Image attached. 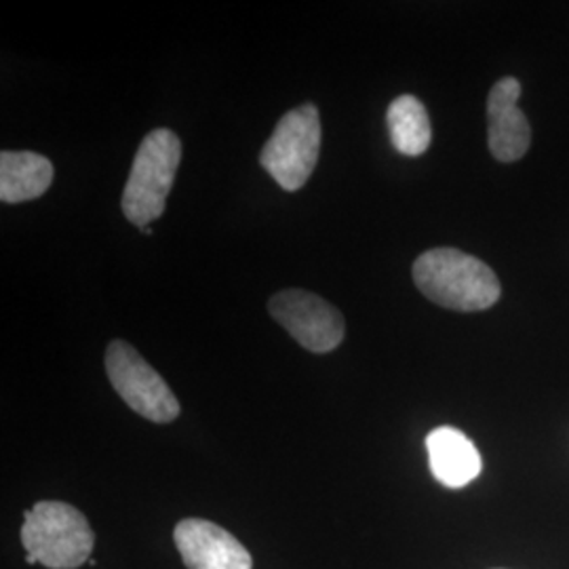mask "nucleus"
Here are the masks:
<instances>
[{"label": "nucleus", "mask_w": 569, "mask_h": 569, "mask_svg": "<svg viewBox=\"0 0 569 569\" xmlns=\"http://www.w3.org/2000/svg\"><path fill=\"white\" fill-rule=\"evenodd\" d=\"M21 545L30 566L77 569L91 561L96 536L81 510L66 502H37L34 509L26 512Z\"/></svg>", "instance_id": "2"}, {"label": "nucleus", "mask_w": 569, "mask_h": 569, "mask_svg": "<svg viewBox=\"0 0 569 569\" xmlns=\"http://www.w3.org/2000/svg\"><path fill=\"white\" fill-rule=\"evenodd\" d=\"M106 373L122 401L146 420L167 425L180 416V403L142 355L122 340L106 348Z\"/></svg>", "instance_id": "5"}, {"label": "nucleus", "mask_w": 569, "mask_h": 569, "mask_svg": "<svg viewBox=\"0 0 569 569\" xmlns=\"http://www.w3.org/2000/svg\"><path fill=\"white\" fill-rule=\"evenodd\" d=\"M521 82L515 77L500 79L491 87L488 98V143L500 163L523 159L531 143V127L519 110Z\"/></svg>", "instance_id": "8"}, {"label": "nucleus", "mask_w": 569, "mask_h": 569, "mask_svg": "<svg viewBox=\"0 0 569 569\" xmlns=\"http://www.w3.org/2000/svg\"><path fill=\"white\" fill-rule=\"evenodd\" d=\"M388 133L397 152L406 157L425 154L432 140L427 108L413 96H401L388 106Z\"/></svg>", "instance_id": "11"}, {"label": "nucleus", "mask_w": 569, "mask_h": 569, "mask_svg": "<svg viewBox=\"0 0 569 569\" xmlns=\"http://www.w3.org/2000/svg\"><path fill=\"white\" fill-rule=\"evenodd\" d=\"M268 312L298 345L310 352H331L345 340L342 312L321 296L305 289H284L274 293L268 302Z\"/></svg>", "instance_id": "6"}, {"label": "nucleus", "mask_w": 569, "mask_h": 569, "mask_svg": "<svg viewBox=\"0 0 569 569\" xmlns=\"http://www.w3.org/2000/svg\"><path fill=\"white\" fill-rule=\"evenodd\" d=\"M140 230H142V234H152V228H150V226H143Z\"/></svg>", "instance_id": "12"}, {"label": "nucleus", "mask_w": 569, "mask_h": 569, "mask_svg": "<svg viewBox=\"0 0 569 569\" xmlns=\"http://www.w3.org/2000/svg\"><path fill=\"white\" fill-rule=\"evenodd\" d=\"M411 272L416 287L428 300L449 310H488L502 296L496 272L479 258L453 247H437L422 253Z\"/></svg>", "instance_id": "1"}, {"label": "nucleus", "mask_w": 569, "mask_h": 569, "mask_svg": "<svg viewBox=\"0 0 569 569\" xmlns=\"http://www.w3.org/2000/svg\"><path fill=\"white\" fill-rule=\"evenodd\" d=\"M182 161V142L171 129H154L143 138L122 192V213L143 226L163 216L167 197Z\"/></svg>", "instance_id": "3"}, {"label": "nucleus", "mask_w": 569, "mask_h": 569, "mask_svg": "<svg viewBox=\"0 0 569 569\" xmlns=\"http://www.w3.org/2000/svg\"><path fill=\"white\" fill-rule=\"evenodd\" d=\"M188 569H251L249 550L224 528L204 519H183L173 531Z\"/></svg>", "instance_id": "7"}, {"label": "nucleus", "mask_w": 569, "mask_h": 569, "mask_svg": "<svg viewBox=\"0 0 569 569\" xmlns=\"http://www.w3.org/2000/svg\"><path fill=\"white\" fill-rule=\"evenodd\" d=\"M428 460L435 479L449 489H460L481 475V456L458 428H435L427 437Z\"/></svg>", "instance_id": "9"}, {"label": "nucleus", "mask_w": 569, "mask_h": 569, "mask_svg": "<svg viewBox=\"0 0 569 569\" xmlns=\"http://www.w3.org/2000/svg\"><path fill=\"white\" fill-rule=\"evenodd\" d=\"M53 182V164L37 152L0 154V199L2 203H26L42 197Z\"/></svg>", "instance_id": "10"}, {"label": "nucleus", "mask_w": 569, "mask_h": 569, "mask_svg": "<svg viewBox=\"0 0 569 569\" xmlns=\"http://www.w3.org/2000/svg\"><path fill=\"white\" fill-rule=\"evenodd\" d=\"M321 152V117L317 106L293 108L277 122L260 163L287 192L300 190L312 176Z\"/></svg>", "instance_id": "4"}]
</instances>
